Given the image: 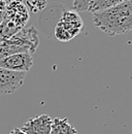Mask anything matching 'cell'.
Instances as JSON below:
<instances>
[{"label": "cell", "instance_id": "obj_1", "mask_svg": "<svg viewBox=\"0 0 132 134\" xmlns=\"http://www.w3.org/2000/svg\"><path fill=\"white\" fill-rule=\"evenodd\" d=\"M93 23L108 36L125 34L132 31V0L93 14Z\"/></svg>", "mask_w": 132, "mask_h": 134}, {"label": "cell", "instance_id": "obj_2", "mask_svg": "<svg viewBox=\"0 0 132 134\" xmlns=\"http://www.w3.org/2000/svg\"><path fill=\"white\" fill-rule=\"evenodd\" d=\"M7 40L18 47L24 49L29 54L35 53V51L39 44L38 32L33 26L24 27L20 29L16 33L14 34L12 37H9Z\"/></svg>", "mask_w": 132, "mask_h": 134}, {"label": "cell", "instance_id": "obj_3", "mask_svg": "<svg viewBox=\"0 0 132 134\" xmlns=\"http://www.w3.org/2000/svg\"><path fill=\"white\" fill-rule=\"evenodd\" d=\"M26 72L0 67V95H8L19 90L25 81Z\"/></svg>", "mask_w": 132, "mask_h": 134}, {"label": "cell", "instance_id": "obj_4", "mask_svg": "<svg viewBox=\"0 0 132 134\" xmlns=\"http://www.w3.org/2000/svg\"><path fill=\"white\" fill-rule=\"evenodd\" d=\"M10 22H13L19 29L26 26L29 21V10L23 1H10L6 4L5 16Z\"/></svg>", "mask_w": 132, "mask_h": 134}, {"label": "cell", "instance_id": "obj_5", "mask_svg": "<svg viewBox=\"0 0 132 134\" xmlns=\"http://www.w3.org/2000/svg\"><path fill=\"white\" fill-rule=\"evenodd\" d=\"M33 65V58L29 53H20L10 55L0 60V67L14 70L27 72Z\"/></svg>", "mask_w": 132, "mask_h": 134}, {"label": "cell", "instance_id": "obj_6", "mask_svg": "<svg viewBox=\"0 0 132 134\" xmlns=\"http://www.w3.org/2000/svg\"><path fill=\"white\" fill-rule=\"evenodd\" d=\"M53 119L48 115H40L28 120L22 127L26 134H50Z\"/></svg>", "mask_w": 132, "mask_h": 134}, {"label": "cell", "instance_id": "obj_7", "mask_svg": "<svg viewBox=\"0 0 132 134\" xmlns=\"http://www.w3.org/2000/svg\"><path fill=\"white\" fill-rule=\"evenodd\" d=\"M80 32H81V30L72 27L71 25L67 24L65 22L59 21L55 27L54 35H55L56 39H58L59 41L66 42V41L71 40L72 38H74Z\"/></svg>", "mask_w": 132, "mask_h": 134}, {"label": "cell", "instance_id": "obj_8", "mask_svg": "<svg viewBox=\"0 0 132 134\" xmlns=\"http://www.w3.org/2000/svg\"><path fill=\"white\" fill-rule=\"evenodd\" d=\"M50 134H78V130L69 123L67 118H55L52 122Z\"/></svg>", "mask_w": 132, "mask_h": 134}, {"label": "cell", "instance_id": "obj_9", "mask_svg": "<svg viewBox=\"0 0 132 134\" xmlns=\"http://www.w3.org/2000/svg\"><path fill=\"white\" fill-rule=\"evenodd\" d=\"M60 21L62 22H65L67 24L71 25L72 27L79 29L82 31V29L84 28V22H82V18L79 15L78 12L75 10H63L62 15H61V19Z\"/></svg>", "mask_w": 132, "mask_h": 134}, {"label": "cell", "instance_id": "obj_10", "mask_svg": "<svg viewBox=\"0 0 132 134\" xmlns=\"http://www.w3.org/2000/svg\"><path fill=\"white\" fill-rule=\"evenodd\" d=\"M123 1H126V0H90L88 12H91L93 14L97 12H101L103 9L117 5Z\"/></svg>", "mask_w": 132, "mask_h": 134}, {"label": "cell", "instance_id": "obj_11", "mask_svg": "<svg viewBox=\"0 0 132 134\" xmlns=\"http://www.w3.org/2000/svg\"><path fill=\"white\" fill-rule=\"evenodd\" d=\"M20 29L13 22H10L8 19L4 17V20L0 24V42L8 39L15 33H16Z\"/></svg>", "mask_w": 132, "mask_h": 134}, {"label": "cell", "instance_id": "obj_12", "mask_svg": "<svg viewBox=\"0 0 132 134\" xmlns=\"http://www.w3.org/2000/svg\"><path fill=\"white\" fill-rule=\"evenodd\" d=\"M27 6L32 13H38L47 7V0H30L27 1Z\"/></svg>", "mask_w": 132, "mask_h": 134}, {"label": "cell", "instance_id": "obj_13", "mask_svg": "<svg viewBox=\"0 0 132 134\" xmlns=\"http://www.w3.org/2000/svg\"><path fill=\"white\" fill-rule=\"evenodd\" d=\"M90 0H73V10L75 12H88Z\"/></svg>", "mask_w": 132, "mask_h": 134}, {"label": "cell", "instance_id": "obj_14", "mask_svg": "<svg viewBox=\"0 0 132 134\" xmlns=\"http://www.w3.org/2000/svg\"><path fill=\"white\" fill-rule=\"evenodd\" d=\"M8 134H26L23 130H21V128H15L13 129Z\"/></svg>", "mask_w": 132, "mask_h": 134}, {"label": "cell", "instance_id": "obj_15", "mask_svg": "<svg viewBox=\"0 0 132 134\" xmlns=\"http://www.w3.org/2000/svg\"><path fill=\"white\" fill-rule=\"evenodd\" d=\"M6 2L4 0H0V12H5L6 8Z\"/></svg>", "mask_w": 132, "mask_h": 134}, {"label": "cell", "instance_id": "obj_16", "mask_svg": "<svg viewBox=\"0 0 132 134\" xmlns=\"http://www.w3.org/2000/svg\"><path fill=\"white\" fill-rule=\"evenodd\" d=\"M4 16H5V12H0V24L4 20Z\"/></svg>", "mask_w": 132, "mask_h": 134}, {"label": "cell", "instance_id": "obj_17", "mask_svg": "<svg viewBox=\"0 0 132 134\" xmlns=\"http://www.w3.org/2000/svg\"><path fill=\"white\" fill-rule=\"evenodd\" d=\"M6 3H8V2H10V1H23V0H4Z\"/></svg>", "mask_w": 132, "mask_h": 134}]
</instances>
